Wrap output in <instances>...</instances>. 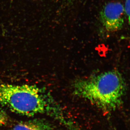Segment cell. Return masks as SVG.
I'll use <instances>...</instances> for the list:
<instances>
[{
    "mask_svg": "<svg viewBox=\"0 0 130 130\" xmlns=\"http://www.w3.org/2000/svg\"><path fill=\"white\" fill-rule=\"evenodd\" d=\"M72 86L75 95L106 109H115L121 104L126 89L123 77L116 71L77 79Z\"/></svg>",
    "mask_w": 130,
    "mask_h": 130,
    "instance_id": "1",
    "label": "cell"
},
{
    "mask_svg": "<svg viewBox=\"0 0 130 130\" xmlns=\"http://www.w3.org/2000/svg\"><path fill=\"white\" fill-rule=\"evenodd\" d=\"M130 0H126L124 8V12L127 15L128 18V21L130 20Z\"/></svg>",
    "mask_w": 130,
    "mask_h": 130,
    "instance_id": "6",
    "label": "cell"
},
{
    "mask_svg": "<svg viewBox=\"0 0 130 130\" xmlns=\"http://www.w3.org/2000/svg\"><path fill=\"white\" fill-rule=\"evenodd\" d=\"M124 6L120 3H108L101 13V20L107 31L110 32L121 29L124 24Z\"/></svg>",
    "mask_w": 130,
    "mask_h": 130,
    "instance_id": "3",
    "label": "cell"
},
{
    "mask_svg": "<svg viewBox=\"0 0 130 130\" xmlns=\"http://www.w3.org/2000/svg\"><path fill=\"white\" fill-rule=\"evenodd\" d=\"M52 125L43 119H35L18 123L11 130H52Z\"/></svg>",
    "mask_w": 130,
    "mask_h": 130,
    "instance_id": "4",
    "label": "cell"
},
{
    "mask_svg": "<svg viewBox=\"0 0 130 130\" xmlns=\"http://www.w3.org/2000/svg\"><path fill=\"white\" fill-rule=\"evenodd\" d=\"M8 120L9 118L7 114L0 107V127L6 125Z\"/></svg>",
    "mask_w": 130,
    "mask_h": 130,
    "instance_id": "5",
    "label": "cell"
},
{
    "mask_svg": "<svg viewBox=\"0 0 130 130\" xmlns=\"http://www.w3.org/2000/svg\"><path fill=\"white\" fill-rule=\"evenodd\" d=\"M49 98L43 89L34 85L0 83V105L27 116L46 112Z\"/></svg>",
    "mask_w": 130,
    "mask_h": 130,
    "instance_id": "2",
    "label": "cell"
}]
</instances>
